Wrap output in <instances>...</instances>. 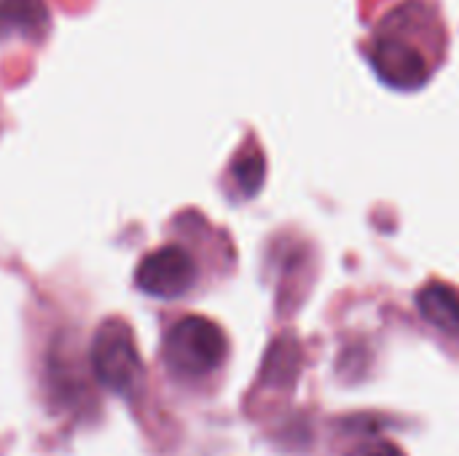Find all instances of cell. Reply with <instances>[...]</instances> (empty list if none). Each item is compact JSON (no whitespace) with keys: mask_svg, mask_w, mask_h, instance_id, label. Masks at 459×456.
<instances>
[{"mask_svg":"<svg viewBox=\"0 0 459 456\" xmlns=\"http://www.w3.org/2000/svg\"><path fill=\"white\" fill-rule=\"evenodd\" d=\"M226 355V333L207 317H183L172 325L164 341V357L169 368L188 379H199L218 371Z\"/></svg>","mask_w":459,"mask_h":456,"instance_id":"6da1fadb","label":"cell"},{"mask_svg":"<svg viewBox=\"0 0 459 456\" xmlns=\"http://www.w3.org/2000/svg\"><path fill=\"white\" fill-rule=\"evenodd\" d=\"M89 363L97 382L116 395H129L143 376L134 336L129 325L121 320H108L100 325V331L91 339Z\"/></svg>","mask_w":459,"mask_h":456,"instance_id":"7a4b0ae2","label":"cell"},{"mask_svg":"<svg viewBox=\"0 0 459 456\" xmlns=\"http://www.w3.org/2000/svg\"><path fill=\"white\" fill-rule=\"evenodd\" d=\"M137 288L156 298H178L196 282V263L180 245H164L148 253L137 266Z\"/></svg>","mask_w":459,"mask_h":456,"instance_id":"3957f363","label":"cell"},{"mask_svg":"<svg viewBox=\"0 0 459 456\" xmlns=\"http://www.w3.org/2000/svg\"><path fill=\"white\" fill-rule=\"evenodd\" d=\"M374 67L382 75V81L398 89H417L420 83H425L430 73L425 51L406 40L401 30H390L377 38Z\"/></svg>","mask_w":459,"mask_h":456,"instance_id":"277c9868","label":"cell"},{"mask_svg":"<svg viewBox=\"0 0 459 456\" xmlns=\"http://www.w3.org/2000/svg\"><path fill=\"white\" fill-rule=\"evenodd\" d=\"M422 317L438 331L459 336V290L446 282H430L417 293Z\"/></svg>","mask_w":459,"mask_h":456,"instance_id":"5b68a950","label":"cell"},{"mask_svg":"<svg viewBox=\"0 0 459 456\" xmlns=\"http://www.w3.org/2000/svg\"><path fill=\"white\" fill-rule=\"evenodd\" d=\"M231 172H234V180H237L239 191H242L245 196H253V194L264 185V172H266V164H264L261 151L242 153V156L234 161Z\"/></svg>","mask_w":459,"mask_h":456,"instance_id":"8992f818","label":"cell"},{"mask_svg":"<svg viewBox=\"0 0 459 456\" xmlns=\"http://www.w3.org/2000/svg\"><path fill=\"white\" fill-rule=\"evenodd\" d=\"M347 456H406L395 443L385 441V438H377V441H366L360 446H355Z\"/></svg>","mask_w":459,"mask_h":456,"instance_id":"52a82bcc","label":"cell"}]
</instances>
